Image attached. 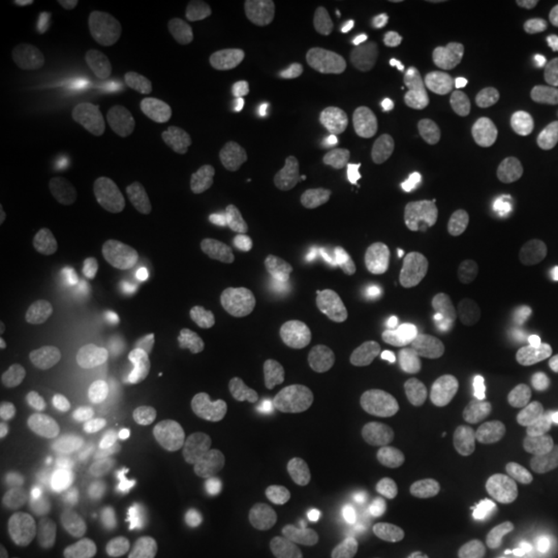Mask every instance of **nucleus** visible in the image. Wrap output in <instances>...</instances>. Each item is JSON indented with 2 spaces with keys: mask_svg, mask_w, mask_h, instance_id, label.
<instances>
[{
  "mask_svg": "<svg viewBox=\"0 0 558 558\" xmlns=\"http://www.w3.org/2000/svg\"><path fill=\"white\" fill-rule=\"evenodd\" d=\"M220 65L233 99L259 117L282 114L305 83L300 54L277 34L233 26L220 47Z\"/></svg>",
  "mask_w": 558,
  "mask_h": 558,
  "instance_id": "f257e3e1",
  "label": "nucleus"
},
{
  "mask_svg": "<svg viewBox=\"0 0 558 558\" xmlns=\"http://www.w3.org/2000/svg\"><path fill=\"white\" fill-rule=\"evenodd\" d=\"M243 507L275 533H300L313 520V497L292 460L277 445L248 442L233 460Z\"/></svg>",
  "mask_w": 558,
  "mask_h": 558,
  "instance_id": "f03ea898",
  "label": "nucleus"
},
{
  "mask_svg": "<svg viewBox=\"0 0 558 558\" xmlns=\"http://www.w3.org/2000/svg\"><path fill=\"white\" fill-rule=\"evenodd\" d=\"M181 298L233 339L251 341L264 326V308L248 264L228 256H205L186 264L179 279Z\"/></svg>",
  "mask_w": 558,
  "mask_h": 558,
  "instance_id": "7ed1b4c3",
  "label": "nucleus"
},
{
  "mask_svg": "<svg viewBox=\"0 0 558 558\" xmlns=\"http://www.w3.org/2000/svg\"><path fill=\"white\" fill-rule=\"evenodd\" d=\"M34 156L58 177H90L107 169L111 140L94 117L75 109H47L29 130Z\"/></svg>",
  "mask_w": 558,
  "mask_h": 558,
  "instance_id": "20e7f679",
  "label": "nucleus"
},
{
  "mask_svg": "<svg viewBox=\"0 0 558 558\" xmlns=\"http://www.w3.org/2000/svg\"><path fill=\"white\" fill-rule=\"evenodd\" d=\"M267 303L282 329L303 344H316L333 331L339 300L331 284L308 264L290 262L271 275Z\"/></svg>",
  "mask_w": 558,
  "mask_h": 558,
  "instance_id": "39448f33",
  "label": "nucleus"
},
{
  "mask_svg": "<svg viewBox=\"0 0 558 558\" xmlns=\"http://www.w3.org/2000/svg\"><path fill=\"white\" fill-rule=\"evenodd\" d=\"M352 277L390 308H414L429 292V269L409 251L388 243H362L349 259Z\"/></svg>",
  "mask_w": 558,
  "mask_h": 558,
  "instance_id": "423d86ee",
  "label": "nucleus"
},
{
  "mask_svg": "<svg viewBox=\"0 0 558 558\" xmlns=\"http://www.w3.org/2000/svg\"><path fill=\"white\" fill-rule=\"evenodd\" d=\"M122 471L137 499L153 512L177 514L192 501V476L169 448L135 442L122 452Z\"/></svg>",
  "mask_w": 558,
  "mask_h": 558,
  "instance_id": "0eeeda50",
  "label": "nucleus"
},
{
  "mask_svg": "<svg viewBox=\"0 0 558 558\" xmlns=\"http://www.w3.org/2000/svg\"><path fill=\"white\" fill-rule=\"evenodd\" d=\"M403 344L416 365L445 386H463L481 354L473 333L445 316L418 318L403 333Z\"/></svg>",
  "mask_w": 558,
  "mask_h": 558,
  "instance_id": "6e6552de",
  "label": "nucleus"
},
{
  "mask_svg": "<svg viewBox=\"0 0 558 558\" xmlns=\"http://www.w3.org/2000/svg\"><path fill=\"white\" fill-rule=\"evenodd\" d=\"M213 150L222 171L251 199L271 197L279 186V160L271 145L246 124H222L213 135Z\"/></svg>",
  "mask_w": 558,
  "mask_h": 558,
  "instance_id": "1a4fd4ad",
  "label": "nucleus"
},
{
  "mask_svg": "<svg viewBox=\"0 0 558 558\" xmlns=\"http://www.w3.org/2000/svg\"><path fill=\"white\" fill-rule=\"evenodd\" d=\"M316 484L320 488L326 507L344 530L360 538L378 533L380 512L369 492L365 473L352 458L339 452L316 469Z\"/></svg>",
  "mask_w": 558,
  "mask_h": 558,
  "instance_id": "9d476101",
  "label": "nucleus"
},
{
  "mask_svg": "<svg viewBox=\"0 0 558 558\" xmlns=\"http://www.w3.org/2000/svg\"><path fill=\"white\" fill-rule=\"evenodd\" d=\"M538 437V422L525 411H509L492 429L478 437L476 473L488 486L507 484L520 476L533 460V445Z\"/></svg>",
  "mask_w": 558,
  "mask_h": 558,
  "instance_id": "9b49d317",
  "label": "nucleus"
},
{
  "mask_svg": "<svg viewBox=\"0 0 558 558\" xmlns=\"http://www.w3.org/2000/svg\"><path fill=\"white\" fill-rule=\"evenodd\" d=\"M418 70L445 109L471 111L484 101V78H481L478 65L456 47H427L418 54Z\"/></svg>",
  "mask_w": 558,
  "mask_h": 558,
  "instance_id": "f8f14e48",
  "label": "nucleus"
},
{
  "mask_svg": "<svg viewBox=\"0 0 558 558\" xmlns=\"http://www.w3.org/2000/svg\"><path fill=\"white\" fill-rule=\"evenodd\" d=\"M527 34L530 24L518 5L505 3V0H481L471 5L463 41L471 52L488 54L520 45L527 39Z\"/></svg>",
  "mask_w": 558,
  "mask_h": 558,
  "instance_id": "ddd939ff",
  "label": "nucleus"
},
{
  "mask_svg": "<svg viewBox=\"0 0 558 558\" xmlns=\"http://www.w3.org/2000/svg\"><path fill=\"white\" fill-rule=\"evenodd\" d=\"M313 209L331 226L354 235H375L380 230V207L365 192L339 179H318L311 190Z\"/></svg>",
  "mask_w": 558,
  "mask_h": 558,
  "instance_id": "4468645a",
  "label": "nucleus"
},
{
  "mask_svg": "<svg viewBox=\"0 0 558 558\" xmlns=\"http://www.w3.org/2000/svg\"><path fill=\"white\" fill-rule=\"evenodd\" d=\"M522 153L530 169L543 177H558V124H548L527 135Z\"/></svg>",
  "mask_w": 558,
  "mask_h": 558,
  "instance_id": "2eb2a0df",
  "label": "nucleus"
},
{
  "mask_svg": "<svg viewBox=\"0 0 558 558\" xmlns=\"http://www.w3.org/2000/svg\"><path fill=\"white\" fill-rule=\"evenodd\" d=\"M145 9H148L153 16L163 21V24H184L186 19L197 11V3L194 0H145Z\"/></svg>",
  "mask_w": 558,
  "mask_h": 558,
  "instance_id": "dca6fc26",
  "label": "nucleus"
},
{
  "mask_svg": "<svg viewBox=\"0 0 558 558\" xmlns=\"http://www.w3.org/2000/svg\"><path fill=\"white\" fill-rule=\"evenodd\" d=\"M522 548L530 558H558V530L527 535L522 541Z\"/></svg>",
  "mask_w": 558,
  "mask_h": 558,
  "instance_id": "f3484780",
  "label": "nucleus"
},
{
  "mask_svg": "<svg viewBox=\"0 0 558 558\" xmlns=\"http://www.w3.org/2000/svg\"><path fill=\"white\" fill-rule=\"evenodd\" d=\"M34 11L45 13V16H65V13H75L86 9L83 0H34Z\"/></svg>",
  "mask_w": 558,
  "mask_h": 558,
  "instance_id": "a211bd4d",
  "label": "nucleus"
},
{
  "mask_svg": "<svg viewBox=\"0 0 558 558\" xmlns=\"http://www.w3.org/2000/svg\"><path fill=\"white\" fill-rule=\"evenodd\" d=\"M13 541H16V538H13L9 514L0 512V558H9L11 556Z\"/></svg>",
  "mask_w": 558,
  "mask_h": 558,
  "instance_id": "6ab92c4d",
  "label": "nucleus"
},
{
  "mask_svg": "<svg viewBox=\"0 0 558 558\" xmlns=\"http://www.w3.org/2000/svg\"><path fill=\"white\" fill-rule=\"evenodd\" d=\"M548 396H550V403H554V409L558 414V367L554 369V375H550V380H548Z\"/></svg>",
  "mask_w": 558,
  "mask_h": 558,
  "instance_id": "aec40b11",
  "label": "nucleus"
}]
</instances>
